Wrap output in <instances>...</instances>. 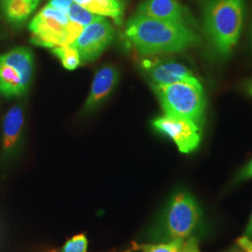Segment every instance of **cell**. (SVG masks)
<instances>
[{
  "mask_svg": "<svg viewBox=\"0 0 252 252\" xmlns=\"http://www.w3.org/2000/svg\"><path fill=\"white\" fill-rule=\"evenodd\" d=\"M126 38L143 55L173 54L200 43L198 35L187 24L135 14L126 27Z\"/></svg>",
  "mask_w": 252,
  "mask_h": 252,
  "instance_id": "6da1fadb",
  "label": "cell"
},
{
  "mask_svg": "<svg viewBox=\"0 0 252 252\" xmlns=\"http://www.w3.org/2000/svg\"><path fill=\"white\" fill-rule=\"evenodd\" d=\"M245 0H207L203 8V27L219 56H230L243 27Z\"/></svg>",
  "mask_w": 252,
  "mask_h": 252,
  "instance_id": "7a4b0ae2",
  "label": "cell"
},
{
  "mask_svg": "<svg viewBox=\"0 0 252 252\" xmlns=\"http://www.w3.org/2000/svg\"><path fill=\"white\" fill-rule=\"evenodd\" d=\"M153 89L164 114L186 118L202 125L206 108V95L197 78L192 77L172 84L155 86Z\"/></svg>",
  "mask_w": 252,
  "mask_h": 252,
  "instance_id": "3957f363",
  "label": "cell"
},
{
  "mask_svg": "<svg viewBox=\"0 0 252 252\" xmlns=\"http://www.w3.org/2000/svg\"><path fill=\"white\" fill-rule=\"evenodd\" d=\"M28 28L32 44L52 49L57 46L72 45L83 27L47 5L32 19Z\"/></svg>",
  "mask_w": 252,
  "mask_h": 252,
  "instance_id": "277c9868",
  "label": "cell"
},
{
  "mask_svg": "<svg viewBox=\"0 0 252 252\" xmlns=\"http://www.w3.org/2000/svg\"><path fill=\"white\" fill-rule=\"evenodd\" d=\"M202 209L197 200L187 190L172 196L162 218V235L165 241L187 240L198 227Z\"/></svg>",
  "mask_w": 252,
  "mask_h": 252,
  "instance_id": "5b68a950",
  "label": "cell"
},
{
  "mask_svg": "<svg viewBox=\"0 0 252 252\" xmlns=\"http://www.w3.org/2000/svg\"><path fill=\"white\" fill-rule=\"evenodd\" d=\"M34 74V57L26 47H17L0 55V94L18 97L27 93Z\"/></svg>",
  "mask_w": 252,
  "mask_h": 252,
  "instance_id": "8992f818",
  "label": "cell"
},
{
  "mask_svg": "<svg viewBox=\"0 0 252 252\" xmlns=\"http://www.w3.org/2000/svg\"><path fill=\"white\" fill-rule=\"evenodd\" d=\"M152 126L156 132L171 139L181 153L194 152L202 140L201 125L189 119L164 114L154 119Z\"/></svg>",
  "mask_w": 252,
  "mask_h": 252,
  "instance_id": "52a82bcc",
  "label": "cell"
},
{
  "mask_svg": "<svg viewBox=\"0 0 252 252\" xmlns=\"http://www.w3.org/2000/svg\"><path fill=\"white\" fill-rule=\"evenodd\" d=\"M114 37V29L104 17L83 27L72 46L81 55V61L92 62L98 58Z\"/></svg>",
  "mask_w": 252,
  "mask_h": 252,
  "instance_id": "ba28073f",
  "label": "cell"
},
{
  "mask_svg": "<svg viewBox=\"0 0 252 252\" xmlns=\"http://www.w3.org/2000/svg\"><path fill=\"white\" fill-rule=\"evenodd\" d=\"M143 65L153 87L172 84L194 77L186 65L176 61H145Z\"/></svg>",
  "mask_w": 252,
  "mask_h": 252,
  "instance_id": "9c48e42d",
  "label": "cell"
},
{
  "mask_svg": "<svg viewBox=\"0 0 252 252\" xmlns=\"http://www.w3.org/2000/svg\"><path fill=\"white\" fill-rule=\"evenodd\" d=\"M119 78V71L115 66L108 64L101 67L94 78L83 110L86 112L92 111L97 108L104 100L107 99L116 87Z\"/></svg>",
  "mask_w": 252,
  "mask_h": 252,
  "instance_id": "30bf717a",
  "label": "cell"
},
{
  "mask_svg": "<svg viewBox=\"0 0 252 252\" xmlns=\"http://www.w3.org/2000/svg\"><path fill=\"white\" fill-rule=\"evenodd\" d=\"M136 14L176 23L188 22L187 11L179 0H145L138 6Z\"/></svg>",
  "mask_w": 252,
  "mask_h": 252,
  "instance_id": "8fae6325",
  "label": "cell"
},
{
  "mask_svg": "<svg viewBox=\"0 0 252 252\" xmlns=\"http://www.w3.org/2000/svg\"><path fill=\"white\" fill-rule=\"evenodd\" d=\"M25 125V113L21 106L9 108L3 121L1 154L3 158L11 155L18 144Z\"/></svg>",
  "mask_w": 252,
  "mask_h": 252,
  "instance_id": "7c38bea8",
  "label": "cell"
},
{
  "mask_svg": "<svg viewBox=\"0 0 252 252\" xmlns=\"http://www.w3.org/2000/svg\"><path fill=\"white\" fill-rule=\"evenodd\" d=\"M39 0H5L1 1L4 15L9 23L20 25L34 12Z\"/></svg>",
  "mask_w": 252,
  "mask_h": 252,
  "instance_id": "4fadbf2b",
  "label": "cell"
},
{
  "mask_svg": "<svg viewBox=\"0 0 252 252\" xmlns=\"http://www.w3.org/2000/svg\"><path fill=\"white\" fill-rule=\"evenodd\" d=\"M86 9L102 17H110L119 25L124 15V4L121 0H94Z\"/></svg>",
  "mask_w": 252,
  "mask_h": 252,
  "instance_id": "5bb4252c",
  "label": "cell"
},
{
  "mask_svg": "<svg viewBox=\"0 0 252 252\" xmlns=\"http://www.w3.org/2000/svg\"><path fill=\"white\" fill-rule=\"evenodd\" d=\"M51 51L67 70H75L81 64V55L72 45L57 46L52 48Z\"/></svg>",
  "mask_w": 252,
  "mask_h": 252,
  "instance_id": "9a60e30c",
  "label": "cell"
},
{
  "mask_svg": "<svg viewBox=\"0 0 252 252\" xmlns=\"http://www.w3.org/2000/svg\"><path fill=\"white\" fill-rule=\"evenodd\" d=\"M67 17L70 21L75 22L83 27L102 18V16L91 12L88 9L81 7L76 3H73L71 7L68 9Z\"/></svg>",
  "mask_w": 252,
  "mask_h": 252,
  "instance_id": "2e32d148",
  "label": "cell"
},
{
  "mask_svg": "<svg viewBox=\"0 0 252 252\" xmlns=\"http://www.w3.org/2000/svg\"><path fill=\"white\" fill-rule=\"evenodd\" d=\"M187 240H172L161 244H149L142 247L141 252H181Z\"/></svg>",
  "mask_w": 252,
  "mask_h": 252,
  "instance_id": "e0dca14e",
  "label": "cell"
},
{
  "mask_svg": "<svg viewBox=\"0 0 252 252\" xmlns=\"http://www.w3.org/2000/svg\"><path fill=\"white\" fill-rule=\"evenodd\" d=\"M61 252H88V238L84 234H76L63 244Z\"/></svg>",
  "mask_w": 252,
  "mask_h": 252,
  "instance_id": "ac0fdd59",
  "label": "cell"
},
{
  "mask_svg": "<svg viewBox=\"0 0 252 252\" xmlns=\"http://www.w3.org/2000/svg\"><path fill=\"white\" fill-rule=\"evenodd\" d=\"M251 179H252V160L236 174V176L234 177L233 184H238L240 182H243Z\"/></svg>",
  "mask_w": 252,
  "mask_h": 252,
  "instance_id": "d6986e66",
  "label": "cell"
},
{
  "mask_svg": "<svg viewBox=\"0 0 252 252\" xmlns=\"http://www.w3.org/2000/svg\"><path fill=\"white\" fill-rule=\"evenodd\" d=\"M73 3V0H51L48 5L67 15L68 9L71 7Z\"/></svg>",
  "mask_w": 252,
  "mask_h": 252,
  "instance_id": "ffe728a7",
  "label": "cell"
},
{
  "mask_svg": "<svg viewBox=\"0 0 252 252\" xmlns=\"http://www.w3.org/2000/svg\"><path fill=\"white\" fill-rule=\"evenodd\" d=\"M181 252H201L199 250L198 240L195 237L188 238Z\"/></svg>",
  "mask_w": 252,
  "mask_h": 252,
  "instance_id": "44dd1931",
  "label": "cell"
},
{
  "mask_svg": "<svg viewBox=\"0 0 252 252\" xmlns=\"http://www.w3.org/2000/svg\"><path fill=\"white\" fill-rule=\"evenodd\" d=\"M237 244L241 247L245 252H252V240L246 235L237 239Z\"/></svg>",
  "mask_w": 252,
  "mask_h": 252,
  "instance_id": "7402d4cb",
  "label": "cell"
},
{
  "mask_svg": "<svg viewBox=\"0 0 252 252\" xmlns=\"http://www.w3.org/2000/svg\"><path fill=\"white\" fill-rule=\"evenodd\" d=\"M245 235L252 240V217H251V220H250V221L248 223V226L246 228V234H245Z\"/></svg>",
  "mask_w": 252,
  "mask_h": 252,
  "instance_id": "603a6c76",
  "label": "cell"
},
{
  "mask_svg": "<svg viewBox=\"0 0 252 252\" xmlns=\"http://www.w3.org/2000/svg\"><path fill=\"white\" fill-rule=\"evenodd\" d=\"M93 1H94V0H73V2H74V3H76V4L80 5V6L83 7V8H85V9L90 5L91 3H92Z\"/></svg>",
  "mask_w": 252,
  "mask_h": 252,
  "instance_id": "cb8c5ba5",
  "label": "cell"
},
{
  "mask_svg": "<svg viewBox=\"0 0 252 252\" xmlns=\"http://www.w3.org/2000/svg\"><path fill=\"white\" fill-rule=\"evenodd\" d=\"M250 94L252 95V85L251 86V88H250Z\"/></svg>",
  "mask_w": 252,
  "mask_h": 252,
  "instance_id": "d4e9b609",
  "label": "cell"
},
{
  "mask_svg": "<svg viewBox=\"0 0 252 252\" xmlns=\"http://www.w3.org/2000/svg\"><path fill=\"white\" fill-rule=\"evenodd\" d=\"M131 252V250H127V251H125V252Z\"/></svg>",
  "mask_w": 252,
  "mask_h": 252,
  "instance_id": "484cf974",
  "label": "cell"
},
{
  "mask_svg": "<svg viewBox=\"0 0 252 252\" xmlns=\"http://www.w3.org/2000/svg\"><path fill=\"white\" fill-rule=\"evenodd\" d=\"M1 1H5V0H0V2H1Z\"/></svg>",
  "mask_w": 252,
  "mask_h": 252,
  "instance_id": "4316f807",
  "label": "cell"
}]
</instances>
